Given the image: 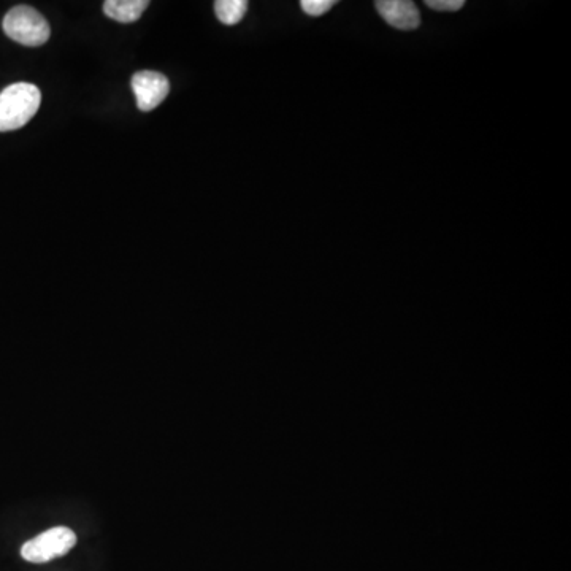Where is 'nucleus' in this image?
I'll list each match as a JSON object with an SVG mask.
<instances>
[{
	"label": "nucleus",
	"mask_w": 571,
	"mask_h": 571,
	"mask_svg": "<svg viewBox=\"0 0 571 571\" xmlns=\"http://www.w3.org/2000/svg\"><path fill=\"white\" fill-rule=\"evenodd\" d=\"M375 7L381 18L399 31H414L421 24V13L410 0H378Z\"/></svg>",
	"instance_id": "5"
},
{
	"label": "nucleus",
	"mask_w": 571,
	"mask_h": 571,
	"mask_svg": "<svg viewBox=\"0 0 571 571\" xmlns=\"http://www.w3.org/2000/svg\"><path fill=\"white\" fill-rule=\"evenodd\" d=\"M334 5V0H302V2H300V7H302L303 12L313 16V18H318V16L329 12L330 8L334 7Z\"/></svg>",
	"instance_id": "8"
},
{
	"label": "nucleus",
	"mask_w": 571,
	"mask_h": 571,
	"mask_svg": "<svg viewBox=\"0 0 571 571\" xmlns=\"http://www.w3.org/2000/svg\"><path fill=\"white\" fill-rule=\"evenodd\" d=\"M5 34L24 46H42L50 40V24L35 8L18 5L4 18Z\"/></svg>",
	"instance_id": "2"
},
{
	"label": "nucleus",
	"mask_w": 571,
	"mask_h": 571,
	"mask_svg": "<svg viewBox=\"0 0 571 571\" xmlns=\"http://www.w3.org/2000/svg\"><path fill=\"white\" fill-rule=\"evenodd\" d=\"M77 545V535L69 527H53L26 541L21 548V556L32 564H46L50 560L66 556Z\"/></svg>",
	"instance_id": "3"
},
{
	"label": "nucleus",
	"mask_w": 571,
	"mask_h": 571,
	"mask_svg": "<svg viewBox=\"0 0 571 571\" xmlns=\"http://www.w3.org/2000/svg\"><path fill=\"white\" fill-rule=\"evenodd\" d=\"M148 5H150L148 0H107L104 4V13L118 23H135Z\"/></svg>",
	"instance_id": "6"
},
{
	"label": "nucleus",
	"mask_w": 571,
	"mask_h": 571,
	"mask_svg": "<svg viewBox=\"0 0 571 571\" xmlns=\"http://www.w3.org/2000/svg\"><path fill=\"white\" fill-rule=\"evenodd\" d=\"M427 7L437 12H457L464 7V0H427Z\"/></svg>",
	"instance_id": "9"
},
{
	"label": "nucleus",
	"mask_w": 571,
	"mask_h": 571,
	"mask_svg": "<svg viewBox=\"0 0 571 571\" xmlns=\"http://www.w3.org/2000/svg\"><path fill=\"white\" fill-rule=\"evenodd\" d=\"M216 16L226 26H234L243 20L248 12L246 0H218L215 4Z\"/></svg>",
	"instance_id": "7"
},
{
	"label": "nucleus",
	"mask_w": 571,
	"mask_h": 571,
	"mask_svg": "<svg viewBox=\"0 0 571 571\" xmlns=\"http://www.w3.org/2000/svg\"><path fill=\"white\" fill-rule=\"evenodd\" d=\"M132 89L135 92L138 110L151 112L169 96L170 83L162 73L143 70L135 73L132 78Z\"/></svg>",
	"instance_id": "4"
},
{
	"label": "nucleus",
	"mask_w": 571,
	"mask_h": 571,
	"mask_svg": "<svg viewBox=\"0 0 571 571\" xmlns=\"http://www.w3.org/2000/svg\"><path fill=\"white\" fill-rule=\"evenodd\" d=\"M42 104V94L31 83H15L0 92V132L26 126Z\"/></svg>",
	"instance_id": "1"
}]
</instances>
